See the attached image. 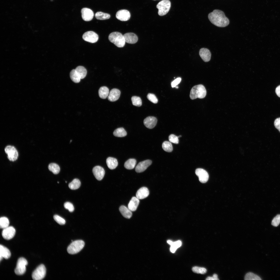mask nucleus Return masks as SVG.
<instances>
[{
    "label": "nucleus",
    "instance_id": "1",
    "mask_svg": "<svg viewBox=\"0 0 280 280\" xmlns=\"http://www.w3.org/2000/svg\"><path fill=\"white\" fill-rule=\"evenodd\" d=\"M208 17L211 22L214 25L220 27L228 26L229 21L224 12L220 10L216 9L209 13Z\"/></svg>",
    "mask_w": 280,
    "mask_h": 280
},
{
    "label": "nucleus",
    "instance_id": "2",
    "mask_svg": "<svg viewBox=\"0 0 280 280\" xmlns=\"http://www.w3.org/2000/svg\"><path fill=\"white\" fill-rule=\"evenodd\" d=\"M206 94V91L205 87L202 85H198L194 86L191 89L190 96L192 100L197 98L202 99Z\"/></svg>",
    "mask_w": 280,
    "mask_h": 280
},
{
    "label": "nucleus",
    "instance_id": "3",
    "mask_svg": "<svg viewBox=\"0 0 280 280\" xmlns=\"http://www.w3.org/2000/svg\"><path fill=\"white\" fill-rule=\"evenodd\" d=\"M108 39L110 42L118 47H123L125 45V42L123 35L119 32L111 33L109 35Z\"/></svg>",
    "mask_w": 280,
    "mask_h": 280
},
{
    "label": "nucleus",
    "instance_id": "4",
    "mask_svg": "<svg viewBox=\"0 0 280 280\" xmlns=\"http://www.w3.org/2000/svg\"><path fill=\"white\" fill-rule=\"evenodd\" d=\"M85 244L84 242L81 240L73 241L68 247L67 251L69 254H76L83 249Z\"/></svg>",
    "mask_w": 280,
    "mask_h": 280
},
{
    "label": "nucleus",
    "instance_id": "5",
    "mask_svg": "<svg viewBox=\"0 0 280 280\" xmlns=\"http://www.w3.org/2000/svg\"><path fill=\"white\" fill-rule=\"evenodd\" d=\"M171 5V2L169 0H163L159 2L156 5L158 10V15L163 16L166 15L169 11Z\"/></svg>",
    "mask_w": 280,
    "mask_h": 280
},
{
    "label": "nucleus",
    "instance_id": "6",
    "mask_svg": "<svg viewBox=\"0 0 280 280\" xmlns=\"http://www.w3.org/2000/svg\"><path fill=\"white\" fill-rule=\"evenodd\" d=\"M46 272V269L44 265L41 264L38 266L33 272L32 278L34 280H40L45 277Z\"/></svg>",
    "mask_w": 280,
    "mask_h": 280
},
{
    "label": "nucleus",
    "instance_id": "7",
    "mask_svg": "<svg viewBox=\"0 0 280 280\" xmlns=\"http://www.w3.org/2000/svg\"><path fill=\"white\" fill-rule=\"evenodd\" d=\"M28 264L27 260L24 257L20 258L18 260L15 270V273L18 275L24 274L26 271V266Z\"/></svg>",
    "mask_w": 280,
    "mask_h": 280
},
{
    "label": "nucleus",
    "instance_id": "8",
    "mask_svg": "<svg viewBox=\"0 0 280 280\" xmlns=\"http://www.w3.org/2000/svg\"><path fill=\"white\" fill-rule=\"evenodd\" d=\"M4 150L8 155V159L10 161L13 162L17 159L18 156V153L15 147L10 145H8L5 148Z\"/></svg>",
    "mask_w": 280,
    "mask_h": 280
},
{
    "label": "nucleus",
    "instance_id": "9",
    "mask_svg": "<svg viewBox=\"0 0 280 280\" xmlns=\"http://www.w3.org/2000/svg\"><path fill=\"white\" fill-rule=\"evenodd\" d=\"M82 38L85 41L91 43H94L98 40V35L94 32L89 31L85 33L83 35Z\"/></svg>",
    "mask_w": 280,
    "mask_h": 280
},
{
    "label": "nucleus",
    "instance_id": "10",
    "mask_svg": "<svg viewBox=\"0 0 280 280\" xmlns=\"http://www.w3.org/2000/svg\"><path fill=\"white\" fill-rule=\"evenodd\" d=\"M15 233V229L13 227L8 226L3 229L2 235L4 239L9 240L14 237Z\"/></svg>",
    "mask_w": 280,
    "mask_h": 280
},
{
    "label": "nucleus",
    "instance_id": "11",
    "mask_svg": "<svg viewBox=\"0 0 280 280\" xmlns=\"http://www.w3.org/2000/svg\"><path fill=\"white\" fill-rule=\"evenodd\" d=\"M195 173L198 177L199 180L200 182L205 183L208 180L209 175L205 170L202 169L198 168L196 170Z\"/></svg>",
    "mask_w": 280,
    "mask_h": 280
},
{
    "label": "nucleus",
    "instance_id": "12",
    "mask_svg": "<svg viewBox=\"0 0 280 280\" xmlns=\"http://www.w3.org/2000/svg\"><path fill=\"white\" fill-rule=\"evenodd\" d=\"M81 13L82 19L84 21H90L93 17V12L90 9L87 8H83L81 10Z\"/></svg>",
    "mask_w": 280,
    "mask_h": 280
},
{
    "label": "nucleus",
    "instance_id": "13",
    "mask_svg": "<svg viewBox=\"0 0 280 280\" xmlns=\"http://www.w3.org/2000/svg\"><path fill=\"white\" fill-rule=\"evenodd\" d=\"M116 18L121 21H127L129 20L130 17L129 12L126 10H121L118 11L116 15Z\"/></svg>",
    "mask_w": 280,
    "mask_h": 280
},
{
    "label": "nucleus",
    "instance_id": "14",
    "mask_svg": "<svg viewBox=\"0 0 280 280\" xmlns=\"http://www.w3.org/2000/svg\"><path fill=\"white\" fill-rule=\"evenodd\" d=\"M92 171L95 177L97 180H101L103 179L105 173L103 167L99 166H95L93 168Z\"/></svg>",
    "mask_w": 280,
    "mask_h": 280
},
{
    "label": "nucleus",
    "instance_id": "15",
    "mask_svg": "<svg viewBox=\"0 0 280 280\" xmlns=\"http://www.w3.org/2000/svg\"><path fill=\"white\" fill-rule=\"evenodd\" d=\"M152 163V161L149 159L140 162L136 167L135 171L138 173L144 171Z\"/></svg>",
    "mask_w": 280,
    "mask_h": 280
},
{
    "label": "nucleus",
    "instance_id": "16",
    "mask_svg": "<svg viewBox=\"0 0 280 280\" xmlns=\"http://www.w3.org/2000/svg\"><path fill=\"white\" fill-rule=\"evenodd\" d=\"M157 119L155 117L148 116L145 118L143 121L145 126L147 128L151 129L156 125L157 122Z\"/></svg>",
    "mask_w": 280,
    "mask_h": 280
},
{
    "label": "nucleus",
    "instance_id": "17",
    "mask_svg": "<svg viewBox=\"0 0 280 280\" xmlns=\"http://www.w3.org/2000/svg\"><path fill=\"white\" fill-rule=\"evenodd\" d=\"M199 54L203 61L205 62H208L211 59V53L209 50L207 48H201L200 50Z\"/></svg>",
    "mask_w": 280,
    "mask_h": 280
},
{
    "label": "nucleus",
    "instance_id": "18",
    "mask_svg": "<svg viewBox=\"0 0 280 280\" xmlns=\"http://www.w3.org/2000/svg\"><path fill=\"white\" fill-rule=\"evenodd\" d=\"M121 92L120 90L114 88L112 89L109 92L108 97V100L111 102H114L118 100L120 96Z\"/></svg>",
    "mask_w": 280,
    "mask_h": 280
},
{
    "label": "nucleus",
    "instance_id": "19",
    "mask_svg": "<svg viewBox=\"0 0 280 280\" xmlns=\"http://www.w3.org/2000/svg\"><path fill=\"white\" fill-rule=\"evenodd\" d=\"M125 42L130 44H134L136 43L138 40L137 36L132 33H128L124 34Z\"/></svg>",
    "mask_w": 280,
    "mask_h": 280
},
{
    "label": "nucleus",
    "instance_id": "20",
    "mask_svg": "<svg viewBox=\"0 0 280 280\" xmlns=\"http://www.w3.org/2000/svg\"><path fill=\"white\" fill-rule=\"evenodd\" d=\"M149 194L148 189L145 187H142L137 191L136 197L138 199H143L147 197Z\"/></svg>",
    "mask_w": 280,
    "mask_h": 280
},
{
    "label": "nucleus",
    "instance_id": "21",
    "mask_svg": "<svg viewBox=\"0 0 280 280\" xmlns=\"http://www.w3.org/2000/svg\"><path fill=\"white\" fill-rule=\"evenodd\" d=\"M11 256V252L6 247L1 244L0 245V260L3 258L6 259L9 258Z\"/></svg>",
    "mask_w": 280,
    "mask_h": 280
},
{
    "label": "nucleus",
    "instance_id": "22",
    "mask_svg": "<svg viewBox=\"0 0 280 280\" xmlns=\"http://www.w3.org/2000/svg\"><path fill=\"white\" fill-rule=\"evenodd\" d=\"M139 202V199L136 197H133L130 201L128 205V208L131 211H135Z\"/></svg>",
    "mask_w": 280,
    "mask_h": 280
},
{
    "label": "nucleus",
    "instance_id": "23",
    "mask_svg": "<svg viewBox=\"0 0 280 280\" xmlns=\"http://www.w3.org/2000/svg\"><path fill=\"white\" fill-rule=\"evenodd\" d=\"M119 210L122 215L125 218L130 219L131 217L132 211L125 206H121L120 207Z\"/></svg>",
    "mask_w": 280,
    "mask_h": 280
},
{
    "label": "nucleus",
    "instance_id": "24",
    "mask_svg": "<svg viewBox=\"0 0 280 280\" xmlns=\"http://www.w3.org/2000/svg\"><path fill=\"white\" fill-rule=\"evenodd\" d=\"M106 162L108 167L111 170L115 169L118 165L117 159L112 157L108 158L106 159Z\"/></svg>",
    "mask_w": 280,
    "mask_h": 280
},
{
    "label": "nucleus",
    "instance_id": "25",
    "mask_svg": "<svg viewBox=\"0 0 280 280\" xmlns=\"http://www.w3.org/2000/svg\"><path fill=\"white\" fill-rule=\"evenodd\" d=\"M109 93V89L106 87H102L99 89V96L102 99L106 98L108 97Z\"/></svg>",
    "mask_w": 280,
    "mask_h": 280
},
{
    "label": "nucleus",
    "instance_id": "26",
    "mask_svg": "<svg viewBox=\"0 0 280 280\" xmlns=\"http://www.w3.org/2000/svg\"><path fill=\"white\" fill-rule=\"evenodd\" d=\"M136 163V160L135 159H130L125 163L124 167L127 169H132L135 167Z\"/></svg>",
    "mask_w": 280,
    "mask_h": 280
},
{
    "label": "nucleus",
    "instance_id": "27",
    "mask_svg": "<svg viewBox=\"0 0 280 280\" xmlns=\"http://www.w3.org/2000/svg\"><path fill=\"white\" fill-rule=\"evenodd\" d=\"M75 70L81 79H83L86 77L87 74V71L84 67L82 66H78L76 68Z\"/></svg>",
    "mask_w": 280,
    "mask_h": 280
},
{
    "label": "nucleus",
    "instance_id": "28",
    "mask_svg": "<svg viewBox=\"0 0 280 280\" xmlns=\"http://www.w3.org/2000/svg\"><path fill=\"white\" fill-rule=\"evenodd\" d=\"M49 170L54 174H58L60 171V167L57 164L52 163L49 164L48 166Z\"/></svg>",
    "mask_w": 280,
    "mask_h": 280
},
{
    "label": "nucleus",
    "instance_id": "29",
    "mask_svg": "<svg viewBox=\"0 0 280 280\" xmlns=\"http://www.w3.org/2000/svg\"><path fill=\"white\" fill-rule=\"evenodd\" d=\"M70 76L72 81L75 83L79 82L81 79L75 69H73L71 71Z\"/></svg>",
    "mask_w": 280,
    "mask_h": 280
},
{
    "label": "nucleus",
    "instance_id": "30",
    "mask_svg": "<svg viewBox=\"0 0 280 280\" xmlns=\"http://www.w3.org/2000/svg\"><path fill=\"white\" fill-rule=\"evenodd\" d=\"M114 135L116 137H122L127 135V133L123 128H120L115 129L113 132Z\"/></svg>",
    "mask_w": 280,
    "mask_h": 280
},
{
    "label": "nucleus",
    "instance_id": "31",
    "mask_svg": "<svg viewBox=\"0 0 280 280\" xmlns=\"http://www.w3.org/2000/svg\"><path fill=\"white\" fill-rule=\"evenodd\" d=\"M81 185V182L78 179H75L68 185L69 188L71 190H75L78 188Z\"/></svg>",
    "mask_w": 280,
    "mask_h": 280
},
{
    "label": "nucleus",
    "instance_id": "32",
    "mask_svg": "<svg viewBox=\"0 0 280 280\" xmlns=\"http://www.w3.org/2000/svg\"><path fill=\"white\" fill-rule=\"evenodd\" d=\"M95 16L96 19L100 20H104L109 19L110 17V14L101 12L96 13Z\"/></svg>",
    "mask_w": 280,
    "mask_h": 280
},
{
    "label": "nucleus",
    "instance_id": "33",
    "mask_svg": "<svg viewBox=\"0 0 280 280\" xmlns=\"http://www.w3.org/2000/svg\"><path fill=\"white\" fill-rule=\"evenodd\" d=\"M162 147L164 150L167 152H171L173 150L172 146L170 142H164L162 144Z\"/></svg>",
    "mask_w": 280,
    "mask_h": 280
},
{
    "label": "nucleus",
    "instance_id": "34",
    "mask_svg": "<svg viewBox=\"0 0 280 280\" xmlns=\"http://www.w3.org/2000/svg\"><path fill=\"white\" fill-rule=\"evenodd\" d=\"M244 279L245 280H261L260 277L254 273L249 272L247 273L245 275Z\"/></svg>",
    "mask_w": 280,
    "mask_h": 280
},
{
    "label": "nucleus",
    "instance_id": "35",
    "mask_svg": "<svg viewBox=\"0 0 280 280\" xmlns=\"http://www.w3.org/2000/svg\"><path fill=\"white\" fill-rule=\"evenodd\" d=\"M9 222L8 218L5 217H2L0 219V227L1 228L4 229L9 226Z\"/></svg>",
    "mask_w": 280,
    "mask_h": 280
},
{
    "label": "nucleus",
    "instance_id": "36",
    "mask_svg": "<svg viewBox=\"0 0 280 280\" xmlns=\"http://www.w3.org/2000/svg\"><path fill=\"white\" fill-rule=\"evenodd\" d=\"M132 102L133 105L137 107H140L142 105V101L141 98L138 96H134L131 98Z\"/></svg>",
    "mask_w": 280,
    "mask_h": 280
},
{
    "label": "nucleus",
    "instance_id": "37",
    "mask_svg": "<svg viewBox=\"0 0 280 280\" xmlns=\"http://www.w3.org/2000/svg\"><path fill=\"white\" fill-rule=\"evenodd\" d=\"M181 245V242L180 240L173 242L171 245L170 250L172 253H174L177 248L180 247Z\"/></svg>",
    "mask_w": 280,
    "mask_h": 280
},
{
    "label": "nucleus",
    "instance_id": "38",
    "mask_svg": "<svg viewBox=\"0 0 280 280\" xmlns=\"http://www.w3.org/2000/svg\"><path fill=\"white\" fill-rule=\"evenodd\" d=\"M192 271L194 272L204 274L207 272L206 269L204 268L200 267H194L192 268Z\"/></svg>",
    "mask_w": 280,
    "mask_h": 280
},
{
    "label": "nucleus",
    "instance_id": "39",
    "mask_svg": "<svg viewBox=\"0 0 280 280\" xmlns=\"http://www.w3.org/2000/svg\"><path fill=\"white\" fill-rule=\"evenodd\" d=\"M53 219L59 225H64L66 223L65 220L58 215H54Z\"/></svg>",
    "mask_w": 280,
    "mask_h": 280
},
{
    "label": "nucleus",
    "instance_id": "40",
    "mask_svg": "<svg viewBox=\"0 0 280 280\" xmlns=\"http://www.w3.org/2000/svg\"><path fill=\"white\" fill-rule=\"evenodd\" d=\"M147 97L150 101L153 103H156L158 102V99L154 94L149 93L147 95Z\"/></svg>",
    "mask_w": 280,
    "mask_h": 280
},
{
    "label": "nucleus",
    "instance_id": "41",
    "mask_svg": "<svg viewBox=\"0 0 280 280\" xmlns=\"http://www.w3.org/2000/svg\"><path fill=\"white\" fill-rule=\"evenodd\" d=\"M280 223V214H278L273 219L271 225L274 226H278Z\"/></svg>",
    "mask_w": 280,
    "mask_h": 280
},
{
    "label": "nucleus",
    "instance_id": "42",
    "mask_svg": "<svg viewBox=\"0 0 280 280\" xmlns=\"http://www.w3.org/2000/svg\"><path fill=\"white\" fill-rule=\"evenodd\" d=\"M64 206L66 209H68L70 212H72L74 210V207L73 205L69 202H65L64 204Z\"/></svg>",
    "mask_w": 280,
    "mask_h": 280
},
{
    "label": "nucleus",
    "instance_id": "43",
    "mask_svg": "<svg viewBox=\"0 0 280 280\" xmlns=\"http://www.w3.org/2000/svg\"><path fill=\"white\" fill-rule=\"evenodd\" d=\"M169 139L171 142L176 144L178 143V138L177 136L174 134H171L170 135L169 137Z\"/></svg>",
    "mask_w": 280,
    "mask_h": 280
},
{
    "label": "nucleus",
    "instance_id": "44",
    "mask_svg": "<svg viewBox=\"0 0 280 280\" xmlns=\"http://www.w3.org/2000/svg\"><path fill=\"white\" fill-rule=\"evenodd\" d=\"M181 79L180 78H178L173 80L171 83L172 87V88L175 87L180 82Z\"/></svg>",
    "mask_w": 280,
    "mask_h": 280
},
{
    "label": "nucleus",
    "instance_id": "45",
    "mask_svg": "<svg viewBox=\"0 0 280 280\" xmlns=\"http://www.w3.org/2000/svg\"><path fill=\"white\" fill-rule=\"evenodd\" d=\"M274 125L275 128L280 132V117L277 118L275 120Z\"/></svg>",
    "mask_w": 280,
    "mask_h": 280
},
{
    "label": "nucleus",
    "instance_id": "46",
    "mask_svg": "<svg viewBox=\"0 0 280 280\" xmlns=\"http://www.w3.org/2000/svg\"><path fill=\"white\" fill-rule=\"evenodd\" d=\"M207 280H218L219 279L218 278V275L216 274H214L212 277H208L206 279Z\"/></svg>",
    "mask_w": 280,
    "mask_h": 280
},
{
    "label": "nucleus",
    "instance_id": "47",
    "mask_svg": "<svg viewBox=\"0 0 280 280\" xmlns=\"http://www.w3.org/2000/svg\"><path fill=\"white\" fill-rule=\"evenodd\" d=\"M275 92L277 95L278 97H280V85L278 86L276 88Z\"/></svg>",
    "mask_w": 280,
    "mask_h": 280
},
{
    "label": "nucleus",
    "instance_id": "48",
    "mask_svg": "<svg viewBox=\"0 0 280 280\" xmlns=\"http://www.w3.org/2000/svg\"><path fill=\"white\" fill-rule=\"evenodd\" d=\"M167 242L170 245H172L173 243L172 241L170 240H167Z\"/></svg>",
    "mask_w": 280,
    "mask_h": 280
},
{
    "label": "nucleus",
    "instance_id": "49",
    "mask_svg": "<svg viewBox=\"0 0 280 280\" xmlns=\"http://www.w3.org/2000/svg\"><path fill=\"white\" fill-rule=\"evenodd\" d=\"M177 137H178V138H179V137H181V135H180L179 136H177Z\"/></svg>",
    "mask_w": 280,
    "mask_h": 280
},
{
    "label": "nucleus",
    "instance_id": "50",
    "mask_svg": "<svg viewBox=\"0 0 280 280\" xmlns=\"http://www.w3.org/2000/svg\"><path fill=\"white\" fill-rule=\"evenodd\" d=\"M175 87H176V88H178V87H176V86Z\"/></svg>",
    "mask_w": 280,
    "mask_h": 280
},
{
    "label": "nucleus",
    "instance_id": "51",
    "mask_svg": "<svg viewBox=\"0 0 280 280\" xmlns=\"http://www.w3.org/2000/svg\"></svg>",
    "mask_w": 280,
    "mask_h": 280
}]
</instances>
